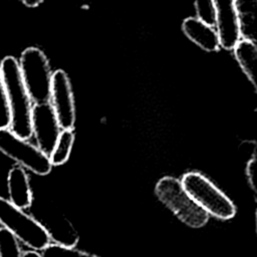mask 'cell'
<instances>
[{
    "label": "cell",
    "mask_w": 257,
    "mask_h": 257,
    "mask_svg": "<svg viewBox=\"0 0 257 257\" xmlns=\"http://www.w3.org/2000/svg\"><path fill=\"white\" fill-rule=\"evenodd\" d=\"M157 197L184 224L200 228L209 221V215L189 196L180 180L174 177H164L156 185Z\"/></svg>",
    "instance_id": "7a4b0ae2"
},
{
    "label": "cell",
    "mask_w": 257,
    "mask_h": 257,
    "mask_svg": "<svg viewBox=\"0 0 257 257\" xmlns=\"http://www.w3.org/2000/svg\"><path fill=\"white\" fill-rule=\"evenodd\" d=\"M255 159H252L248 165H247V169H246V173H247V177L248 180L250 182V186L252 187V189L254 191H256L255 189V183H254V175H255Z\"/></svg>",
    "instance_id": "d6986e66"
},
{
    "label": "cell",
    "mask_w": 257,
    "mask_h": 257,
    "mask_svg": "<svg viewBox=\"0 0 257 257\" xmlns=\"http://www.w3.org/2000/svg\"><path fill=\"white\" fill-rule=\"evenodd\" d=\"M194 3L197 17L202 21L214 26L215 16L212 0H195Z\"/></svg>",
    "instance_id": "e0dca14e"
},
{
    "label": "cell",
    "mask_w": 257,
    "mask_h": 257,
    "mask_svg": "<svg viewBox=\"0 0 257 257\" xmlns=\"http://www.w3.org/2000/svg\"><path fill=\"white\" fill-rule=\"evenodd\" d=\"M215 29L219 36L220 47L232 50L241 39L234 0H212Z\"/></svg>",
    "instance_id": "9c48e42d"
},
{
    "label": "cell",
    "mask_w": 257,
    "mask_h": 257,
    "mask_svg": "<svg viewBox=\"0 0 257 257\" xmlns=\"http://www.w3.org/2000/svg\"><path fill=\"white\" fill-rule=\"evenodd\" d=\"M181 183L189 196L208 215L222 220L235 216L236 207L233 202L202 174L189 172L183 176Z\"/></svg>",
    "instance_id": "3957f363"
},
{
    "label": "cell",
    "mask_w": 257,
    "mask_h": 257,
    "mask_svg": "<svg viewBox=\"0 0 257 257\" xmlns=\"http://www.w3.org/2000/svg\"><path fill=\"white\" fill-rule=\"evenodd\" d=\"M0 257H22L18 240L5 228L0 229Z\"/></svg>",
    "instance_id": "9a60e30c"
},
{
    "label": "cell",
    "mask_w": 257,
    "mask_h": 257,
    "mask_svg": "<svg viewBox=\"0 0 257 257\" xmlns=\"http://www.w3.org/2000/svg\"><path fill=\"white\" fill-rule=\"evenodd\" d=\"M49 102L61 130H73L75 122L73 93L69 78L62 69L52 73Z\"/></svg>",
    "instance_id": "52a82bcc"
},
{
    "label": "cell",
    "mask_w": 257,
    "mask_h": 257,
    "mask_svg": "<svg viewBox=\"0 0 257 257\" xmlns=\"http://www.w3.org/2000/svg\"><path fill=\"white\" fill-rule=\"evenodd\" d=\"M22 257H41V255L36 251H27L22 255Z\"/></svg>",
    "instance_id": "44dd1931"
},
{
    "label": "cell",
    "mask_w": 257,
    "mask_h": 257,
    "mask_svg": "<svg viewBox=\"0 0 257 257\" xmlns=\"http://www.w3.org/2000/svg\"><path fill=\"white\" fill-rule=\"evenodd\" d=\"M41 257H99L84 251L75 249L74 247L60 246L57 244H49L41 250Z\"/></svg>",
    "instance_id": "2e32d148"
},
{
    "label": "cell",
    "mask_w": 257,
    "mask_h": 257,
    "mask_svg": "<svg viewBox=\"0 0 257 257\" xmlns=\"http://www.w3.org/2000/svg\"><path fill=\"white\" fill-rule=\"evenodd\" d=\"M43 0H22V2L28 7H36L42 3Z\"/></svg>",
    "instance_id": "ffe728a7"
},
{
    "label": "cell",
    "mask_w": 257,
    "mask_h": 257,
    "mask_svg": "<svg viewBox=\"0 0 257 257\" xmlns=\"http://www.w3.org/2000/svg\"><path fill=\"white\" fill-rule=\"evenodd\" d=\"M10 202L19 209L29 208L32 204V192L28 177L21 167H14L7 178Z\"/></svg>",
    "instance_id": "8fae6325"
},
{
    "label": "cell",
    "mask_w": 257,
    "mask_h": 257,
    "mask_svg": "<svg viewBox=\"0 0 257 257\" xmlns=\"http://www.w3.org/2000/svg\"><path fill=\"white\" fill-rule=\"evenodd\" d=\"M232 50L241 69L247 78L251 81V83L256 86L257 46L255 41L241 38Z\"/></svg>",
    "instance_id": "4fadbf2b"
},
{
    "label": "cell",
    "mask_w": 257,
    "mask_h": 257,
    "mask_svg": "<svg viewBox=\"0 0 257 257\" xmlns=\"http://www.w3.org/2000/svg\"><path fill=\"white\" fill-rule=\"evenodd\" d=\"M10 124V111L6 96L5 85L0 67V128L8 127Z\"/></svg>",
    "instance_id": "ac0fdd59"
},
{
    "label": "cell",
    "mask_w": 257,
    "mask_h": 257,
    "mask_svg": "<svg viewBox=\"0 0 257 257\" xmlns=\"http://www.w3.org/2000/svg\"><path fill=\"white\" fill-rule=\"evenodd\" d=\"M31 126L37 148L49 157L62 131L50 102L34 103L31 113Z\"/></svg>",
    "instance_id": "ba28073f"
},
{
    "label": "cell",
    "mask_w": 257,
    "mask_h": 257,
    "mask_svg": "<svg viewBox=\"0 0 257 257\" xmlns=\"http://www.w3.org/2000/svg\"><path fill=\"white\" fill-rule=\"evenodd\" d=\"M1 72L10 111V131L17 137L28 140L32 136V100L23 83L19 63L13 56H6L1 64Z\"/></svg>",
    "instance_id": "6da1fadb"
},
{
    "label": "cell",
    "mask_w": 257,
    "mask_h": 257,
    "mask_svg": "<svg viewBox=\"0 0 257 257\" xmlns=\"http://www.w3.org/2000/svg\"><path fill=\"white\" fill-rule=\"evenodd\" d=\"M0 151L37 175L45 176L52 169L48 156L7 127L0 128Z\"/></svg>",
    "instance_id": "8992f818"
},
{
    "label": "cell",
    "mask_w": 257,
    "mask_h": 257,
    "mask_svg": "<svg viewBox=\"0 0 257 257\" xmlns=\"http://www.w3.org/2000/svg\"><path fill=\"white\" fill-rule=\"evenodd\" d=\"M182 30L185 35L208 52L217 51L220 48V41L215 26H212L198 17H188L182 23Z\"/></svg>",
    "instance_id": "30bf717a"
},
{
    "label": "cell",
    "mask_w": 257,
    "mask_h": 257,
    "mask_svg": "<svg viewBox=\"0 0 257 257\" xmlns=\"http://www.w3.org/2000/svg\"><path fill=\"white\" fill-rule=\"evenodd\" d=\"M0 224L34 251H41L50 244L47 231L37 220L2 197H0Z\"/></svg>",
    "instance_id": "5b68a950"
},
{
    "label": "cell",
    "mask_w": 257,
    "mask_h": 257,
    "mask_svg": "<svg viewBox=\"0 0 257 257\" xmlns=\"http://www.w3.org/2000/svg\"><path fill=\"white\" fill-rule=\"evenodd\" d=\"M240 36L255 41L257 30V0H234Z\"/></svg>",
    "instance_id": "7c38bea8"
},
{
    "label": "cell",
    "mask_w": 257,
    "mask_h": 257,
    "mask_svg": "<svg viewBox=\"0 0 257 257\" xmlns=\"http://www.w3.org/2000/svg\"><path fill=\"white\" fill-rule=\"evenodd\" d=\"M73 143V130H62L51 154L49 155V160L52 166L62 165L68 160Z\"/></svg>",
    "instance_id": "5bb4252c"
},
{
    "label": "cell",
    "mask_w": 257,
    "mask_h": 257,
    "mask_svg": "<svg viewBox=\"0 0 257 257\" xmlns=\"http://www.w3.org/2000/svg\"><path fill=\"white\" fill-rule=\"evenodd\" d=\"M19 69L32 102H49L52 72L44 52L36 47L26 48L21 54Z\"/></svg>",
    "instance_id": "277c9868"
}]
</instances>
